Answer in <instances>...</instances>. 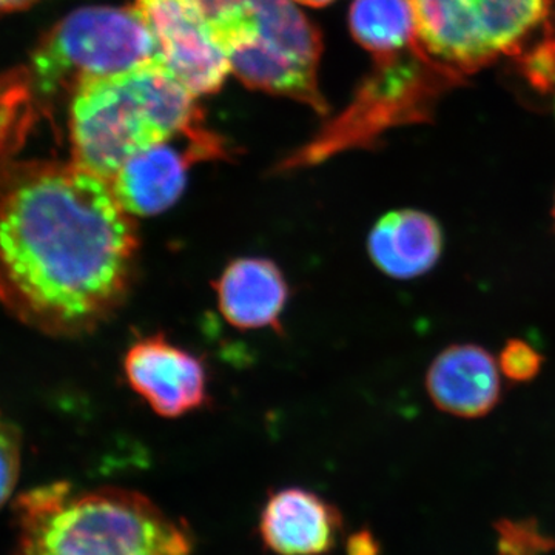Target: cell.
Listing matches in <instances>:
<instances>
[{
  "label": "cell",
  "mask_w": 555,
  "mask_h": 555,
  "mask_svg": "<svg viewBox=\"0 0 555 555\" xmlns=\"http://www.w3.org/2000/svg\"><path fill=\"white\" fill-rule=\"evenodd\" d=\"M38 0H0V14L30 9Z\"/></svg>",
  "instance_id": "obj_19"
},
{
  "label": "cell",
  "mask_w": 555,
  "mask_h": 555,
  "mask_svg": "<svg viewBox=\"0 0 555 555\" xmlns=\"http://www.w3.org/2000/svg\"><path fill=\"white\" fill-rule=\"evenodd\" d=\"M423 54L456 73L520 49L542 27L553 0H409Z\"/></svg>",
  "instance_id": "obj_6"
},
{
  "label": "cell",
  "mask_w": 555,
  "mask_h": 555,
  "mask_svg": "<svg viewBox=\"0 0 555 555\" xmlns=\"http://www.w3.org/2000/svg\"><path fill=\"white\" fill-rule=\"evenodd\" d=\"M178 139V138H177ZM142 150L109 181L119 203L133 217H153L177 204L188 185L190 167L199 160L222 159L229 147L207 127Z\"/></svg>",
  "instance_id": "obj_7"
},
{
  "label": "cell",
  "mask_w": 555,
  "mask_h": 555,
  "mask_svg": "<svg viewBox=\"0 0 555 555\" xmlns=\"http://www.w3.org/2000/svg\"><path fill=\"white\" fill-rule=\"evenodd\" d=\"M294 2L302 3V5L313 7V9H321V7H326L328 3L334 2V0H294Z\"/></svg>",
  "instance_id": "obj_20"
},
{
  "label": "cell",
  "mask_w": 555,
  "mask_h": 555,
  "mask_svg": "<svg viewBox=\"0 0 555 555\" xmlns=\"http://www.w3.org/2000/svg\"><path fill=\"white\" fill-rule=\"evenodd\" d=\"M195 98L163 61L86 80L68 102L73 163L112 181L142 150L206 127Z\"/></svg>",
  "instance_id": "obj_3"
},
{
  "label": "cell",
  "mask_w": 555,
  "mask_h": 555,
  "mask_svg": "<svg viewBox=\"0 0 555 555\" xmlns=\"http://www.w3.org/2000/svg\"><path fill=\"white\" fill-rule=\"evenodd\" d=\"M367 248L383 273L396 280H414L436 268L443 254V230L426 211L393 210L372 228Z\"/></svg>",
  "instance_id": "obj_13"
},
{
  "label": "cell",
  "mask_w": 555,
  "mask_h": 555,
  "mask_svg": "<svg viewBox=\"0 0 555 555\" xmlns=\"http://www.w3.org/2000/svg\"><path fill=\"white\" fill-rule=\"evenodd\" d=\"M131 389L156 414L178 418L207 403V371L201 358L163 334L139 338L124 358Z\"/></svg>",
  "instance_id": "obj_9"
},
{
  "label": "cell",
  "mask_w": 555,
  "mask_h": 555,
  "mask_svg": "<svg viewBox=\"0 0 555 555\" xmlns=\"http://www.w3.org/2000/svg\"><path fill=\"white\" fill-rule=\"evenodd\" d=\"M495 358L476 345L444 349L427 371L434 404L460 418H480L496 406L502 393Z\"/></svg>",
  "instance_id": "obj_11"
},
{
  "label": "cell",
  "mask_w": 555,
  "mask_h": 555,
  "mask_svg": "<svg viewBox=\"0 0 555 555\" xmlns=\"http://www.w3.org/2000/svg\"><path fill=\"white\" fill-rule=\"evenodd\" d=\"M341 531L337 506L298 486L270 494L259 518L262 543L275 555H327Z\"/></svg>",
  "instance_id": "obj_10"
},
{
  "label": "cell",
  "mask_w": 555,
  "mask_h": 555,
  "mask_svg": "<svg viewBox=\"0 0 555 555\" xmlns=\"http://www.w3.org/2000/svg\"><path fill=\"white\" fill-rule=\"evenodd\" d=\"M543 358L521 339H511L500 353L499 367L511 382L526 383L539 374Z\"/></svg>",
  "instance_id": "obj_17"
},
{
  "label": "cell",
  "mask_w": 555,
  "mask_h": 555,
  "mask_svg": "<svg viewBox=\"0 0 555 555\" xmlns=\"http://www.w3.org/2000/svg\"><path fill=\"white\" fill-rule=\"evenodd\" d=\"M496 555H546L554 553V537L543 534L534 518L496 521Z\"/></svg>",
  "instance_id": "obj_15"
},
{
  "label": "cell",
  "mask_w": 555,
  "mask_h": 555,
  "mask_svg": "<svg viewBox=\"0 0 555 555\" xmlns=\"http://www.w3.org/2000/svg\"><path fill=\"white\" fill-rule=\"evenodd\" d=\"M22 436L13 423L0 418V507L9 502L20 480Z\"/></svg>",
  "instance_id": "obj_16"
},
{
  "label": "cell",
  "mask_w": 555,
  "mask_h": 555,
  "mask_svg": "<svg viewBox=\"0 0 555 555\" xmlns=\"http://www.w3.org/2000/svg\"><path fill=\"white\" fill-rule=\"evenodd\" d=\"M159 61L158 40L137 7H86L39 39L28 68L47 109L54 101L72 100L86 80L112 78Z\"/></svg>",
  "instance_id": "obj_5"
},
{
  "label": "cell",
  "mask_w": 555,
  "mask_h": 555,
  "mask_svg": "<svg viewBox=\"0 0 555 555\" xmlns=\"http://www.w3.org/2000/svg\"><path fill=\"white\" fill-rule=\"evenodd\" d=\"M230 72L248 89L327 113L318 86L323 40L294 0H196Z\"/></svg>",
  "instance_id": "obj_4"
},
{
  "label": "cell",
  "mask_w": 555,
  "mask_h": 555,
  "mask_svg": "<svg viewBox=\"0 0 555 555\" xmlns=\"http://www.w3.org/2000/svg\"><path fill=\"white\" fill-rule=\"evenodd\" d=\"M554 219H555V203H554Z\"/></svg>",
  "instance_id": "obj_21"
},
{
  "label": "cell",
  "mask_w": 555,
  "mask_h": 555,
  "mask_svg": "<svg viewBox=\"0 0 555 555\" xmlns=\"http://www.w3.org/2000/svg\"><path fill=\"white\" fill-rule=\"evenodd\" d=\"M215 291L219 312L232 326L243 331L280 328L288 286L281 269L270 259H235L215 283Z\"/></svg>",
  "instance_id": "obj_12"
},
{
  "label": "cell",
  "mask_w": 555,
  "mask_h": 555,
  "mask_svg": "<svg viewBox=\"0 0 555 555\" xmlns=\"http://www.w3.org/2000/svg\"><path fill=\"white\" fill-rule=\"evenodd\" d=\"M349 27L357 42L375 60L420 50L414 11L409 0H353Z\"/></svg>",
  "instance_id": "obj_14"
},
{
  "label": "cell",
  "mask_w": 555,
  "mask_h": 555,
  "mask_svg": "<svg viewBox=\"0 0 555 555\" xmlns=\"http://www.w3.org/2000/svg\"><path fill=\"white\" fill-rule=\"evenodd\" d=\"M139 232L107 179L78 164L0 166V305L50 337L118 312L137 276Z\"/></svg>",
  "instance_id": "obj_1"
},
{
  "label": "cell",
  "mask_w": 555,
  "mask_h": 555,
  "mask_svg": "<svg viewBox=\"0 0 555 555\" xmlns=\"http://www.w3.org/2000/svg\"><path fill=\"white\" fill-rule=\"evenodd\" d=\"M13 555H192L188 524L122 488L39 486L14 503Z\"/></svg>",
  "instance_id": "obj_2"
},
{
  "label": "cell",
  "mask_w": 555,
  "mask_h": 555,
  "mask_svg": "<svg viewBox=\"0 0 555 555\" xmlns=\"http://www.w3.org/2000/svg\"><path fill=\"white\" fill-rule=\"evenodd\" d=\"M347 555H382V545L371 529L364 528L347 540Z\"/></svg>",
  "instance_id": "obj_18"
},
{
  "label": "cell",
  "mask_w": 555,
  "mask_h": 555,
  "mask_svg": "<svg viewBox=\"0 0 555 555\" xmlns=\"http://www.w3.org/2000/svg\"><path fill=\"white\" fill-rule=\"evenodd\" d=\"M134 7L158 40L166 67L195 96L221 89L232 73L228 54L196 0H137Z\"/></svg>",
  "instance_id": "obj_8"
}]
</instances>
